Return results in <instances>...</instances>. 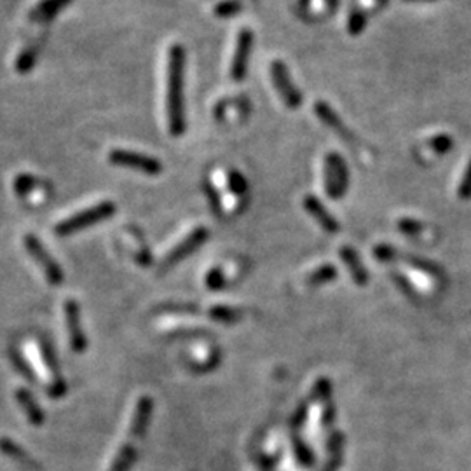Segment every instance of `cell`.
<instances>
[{
  "instance_id": "1",
  "label": "cell",
  "mask_w": 471,
  "mask_h": 471,
  "mask_svg": "<svg viewBox=\"0 0 471 471\" xmlns=\"http://www.w3.org/2000/svg\"><path fill=\"white\" fill-rule=\"evenodd\" d=\"M183 81H186V49L182 44H175L171 46L170 60H168L166 94L168 128L173 136H182L187 128Z\"/></svg>"
},
{
  "instance_id": "2",
  "label": "cell",
  "mask_w": 471,
  "mask_h": 471,
  "mask_svg": "<svg viewBox=\"0 0 471 471\" xmlns=\"http://www.w3.org/2000/svg\"><path fill=\"white\" fill-rule=\"evenodd\" d=\"M113 213H116V204L110 201H103L96 204V206L88 208V210L78 211V213L74 215V217L63 220V222H60L56 227H54V233L58 236H70L74 233H78V231L88 229V227L94 226V223L103 222V220L112 217Z\"/></svg>"
},
{
  "instance_id": "3",
  "label": "cell",
  "mask_w": 471,
  "mask_h": 471,
  "mask_svg": "<svg viewBox=\"0 0 471 471\" xmlns=\"http://www.w3.org/2000/svg\"><path fill=\"white\" fill-rule=\"evenodd\" d=\"M349 187L348 163L339 152H328L325 157V191L330 199H340Z\"/></svg>"
},
{
  "instance_id": "4",
  "label": "cell",
  "mask_w": 471,
  "mask_h": 471,
  "mask_svg": "<svg viewBox=\"0 0 471 471\" xmlns=\"http://www.w3.org/2000/svg\"><path fill=\"white\" fill-rule=\"evenodd\" d=\"M23 245H25V248L30 253V257L34 258V260L37 262V265L42 269L46 280L54 286L61 285L63 283L61 267L53 257H51L49 251L44 248V245L41 243V239L35 238L34 234H26L25 238H23Z\"/></svg>"
},
{
  "instance_id": "5",
  "label": "cell",
  "mask_w": 471,
  "mask_h": 471,
  "mask_svg": "<svg viewBox=\"0 0 471 471\" xmlns=\"http://www.w3.org/2000/svg\"><path fill=\"white\" fill-rule=\"evenodd\" d=\"M108 161L116 166L121 168H129V170H135L145 175L156 176L163 171V164L156 159V157L140 154V152L133 151H123V148H116L108 154Z\"/></svg>"
},
{
  "instance_id": "6",
  "label": "cell",
  "mask_w": 471,
  "mask_h": 471,
  "mask_svg": "<svg viewBox=\"0 0 471 471\" xmlns=\"http://www.w3.org/2000/svg\"><path fill=\"white\" fill-rule=\"evenodd\" d=\"M270 77H273L274 88L280 93L283 103L288 108H298L302 105V93L298 91L297 86L293 84L292 77H290L288 69L280 60L273 61L270 65Z\"/></svg>"
},
{
  "instance_id": "7",
  "label": "cell",
  "mask_w": 471,
  "mask_h": 471,
  "mask_svg": "<svg viewBox=\"0 0 471 471\" xmlns=\"http://www.w3.org/2000/svg\"><path fill=\"white\" fill-rule=\"evenodd\" d=\"M251 46H253V31L250 29H243L238 35L233 63H231V78L236 82L245 81L246 74H248Z\"/></svg>"
},
{
  "instance_id": "8",
  "label": "cell",
  "mask_w": 471,
  "mask_h": 471,
  "mask_svg": "<svg viewBox=\"0 0 471 471\" xmlns=\"http://www.w3.org/2000/svg\"><path fill=\"white\" fill-rule=\"evenodd\" d=\"M208 238H210V233H208V229H204V227H198V229L192 231L191 234H187V238H183L182 241H180L178 245H176L175 248L164 257L163 269H168V267L182 262L183 258H187L188 255L192 253V251L198 250Z\"/></svg>"
},
{
  "instance_id": "9",
  "label": "cell",
  "mask_w": 471,
  "mask_h": 471,
  "mask_svg": "<svg viewBox=\"0 0 471 471\" xmlns=\"http://www.w3.org/2000/svg\"><path fill=\"white\" fill-rule=\"evenodd\" d=\"M63 313H65V323H66V332H69V340L70 345L76 353H81L86 349V340L84 330L81 325V311H78V305L76 300H66L63 304Z\"/></svg>"
},
{
  "instance_id": "10",
  "label": "cell",
  "mask_w": 471,
  "mask_h": 471,
  "mask_svg": "<svg viewBox=\"0 0 471 471\" xmlns=\"http://www.w3.org/2000/svg\"><path fill=\"white\" fill-rule=\"evenodd\" d=\"M304 208L308 210V213L316 220L321 226V229L327 231L330 234H335L340 231L339 222L332 217V213L325 208V204L316 198V196H305L304 198Z\"/></svg>"
},
{
  "instance_id": "11",
  "label": "cell",
  "mask_w": 471,
  "mask_h": 471,
  "mask_svg": "<svg viewBox=\"0 0 471 471\" xmlns=\"http://www.w3.org/2000/svg\"><path fill=\"white\" fill-rule=\"evenodd\" d=\"M152 415V400L148 396H141L136 402L135 412H133L131 424H129V435L131 437H141L147 430L148 421Z\"/></svg>"
},
{
  "instance_id": "12",
  "label": "cell",
  "mask_w": 471,
  "mask_h": 471,
  "mask_svg": "<svg viewBox=\"0 0 471 471\" xmlns=\"http://www.w3.org/2000/svg\"><path fill=\"white\" fill-rule=\"evenodd\" d=\"M314 112H316L318 119H320L323 124H327L328 128H332L337 135H340L343 138L351 140V133L348 131V126H344L343 119L337 116L335 110L330 107L327 101H316V105H314Z\"/></svg>"
},
{
  "instance_id": "13",
  "label": "cell",
  "mask_w": 471,
  "mask_h": 471,
  "mask_svg": "<svg viewBox=\"0 0 471 471\" xmlns=\"http://www.w3.org/2000/svg\"><path fill=\"white\" fill-rule=\"evenodd\" d=\"M340 258L345 265L349 267V273H351L353 280L358 286H365L368 283V273L365 269L363 262L360 260V255L356 253L351 246H343L340 248Z\"/></svg>"
},
{
  "instance_id": "14",
  "label": "cell",
  "mask_w": 471,
  "mask_h": 471,
  "mask_svg": "<svg viewBox=\"0 0 471 471\" xmlns=\"http://www.w3.org/2000/svg\"><path fill=\"white\" fill-rule=\"evenodd\" d=\"M72 0H41L37 6L31 9L30 19L34 23H46L51 21L61 9H65Z\"/></svg>"
},
{
  "instance_id": "15",
  "label": "cell",
  "mask_w": 471,
  "mask_h": 471,
  "mask_svg": "<svg viewBox=\"0 0 471 471\" xmlns=\"http://www.w3.org/2000/svg\"><path fill=\"white\" fill-rule=\"evenodd\" d=\"M16 400H18L19 407L23 408L25 415L29 417V421L35 426H41L42 421H44V414H42L41 407L39 403L35 402L34 395L26 390H18L16 391Z\"/></svg>"
},
{
  "instance_id": "16",
  "label": "cell",
  "mask_w": 471,
  "mask_h": 471,
  "mask_svg": "<svg viewBox=\"0 0 471 471\" xmlns=\"http://www.w3.org/2000/svg\"><path fill=\"white\" fill-rule=\"evenodd\" d=\"M343 447H344V437L339 431H333L332 437L328 442V461L325 465L323 471H337L343 461Z\"/></svg>"
},
{
  "instance_id": "17",
  "label": "cell",
  "mask_w": 471,
  "mask_h": 471,
  "mask_svg": "<svg viewBox=\"0 0 471 471\" xmlns=\"http://www.w3.org/2000/svg\"><path fill=\"white\" fill-rule=\"evenodd\" d=\"M0 452L6 454L7 457H11L13 461L19 462V465H29V466H34V459L30 457L29 454L25 452V450L21 449V447L18 445V443L13 442V440L2 437L0 438Z\"/></svg>"
},
{
  "instance_id": "18",
  "label": "cell",
  "mask_w": 471,
  "mask_h": 471,
  "mask_svg": "<svg viewBox=\"0 0 471 471\" xmlns=\"http://www.w3.org/2000/svg\"><path fill=\"white\" fill-rule=\"evenodd\" d=\"M41 41H35L19 53L18 60H16V70H18L19 74H29L30 70L34 69L35 61H37V54L39 51H41Z\"/></svg>"
},
{
  "instance_id": "19",
  "label": "cell",
  "mask_w": 471,
  "mask_h": 471,
  "mask_svg": "<svg viewBox=\"0 0 471 471\" xmlns=\"http://www.w3.org/2000/svg\"><path fill=\"white\" fill-rule=\"evenodd\" d=\"M135 457H136L135 447L123 445L119 449V452L113 455L112 465H110V471H128L131 468Z\"/></svg>"
},
{
  "instance_id": "20",
  "label": "cell",
  "mask_w": 471,
  "mask_h": 471,
  "mask_svg": "<svg viewBox=\"0 0 471 471\" xmlns=\"http://www.w3.org/2000/svg\"><path fill=\"white\" fill-rule=\"evenodd\" d=\"M335 278H337L335 267L330 265V264H325V265L318 267L316 270H313V273L309 274L308 283L311 286H320V285H325V283L335 280Z\"/></svg>"
},
{
  "instance_id": "21",
  "label": "cell",
  "mask_w": 471,
  "mask_h": 471,
  "mask_svg": "<svg viewBox=\"0 0 471 471\" xmlns=\"http://www.w3.org/2000/svg\"><path fill=\"white\" fill-rule=\"evenodd\" d=\"M203 188H204V194H206L208 198V203H210V208L213 210V213L220 217L223 211V206H222V199H220V192L217 191V187L211 183V180H204L203 182Z\"/></svg>"
},
{
  "instance_id": "22",
  "label": "cell",
  "mask_w": 471,
  "mask_h": 471,
  "mask_svg": "<svg viewBox=\"0 0 471 471\" xmlns=\"http://www.w3.org/2000/svg\"><path fill=\"white\" fill-rule=\"evenodd\" d=\"M210 316L217 321H223V323H234L241 318V311L227 308V305H215V308H211Z\"/></svg>"
},
{
  "instance_id": "23",
  "label": "cell",
  "mask_w": 471,
  "mask_h": 471,
  "mask_svg": "<svg viewBox=\"0 0 471 471\" xmlns=\"http://www.w3.org/2000/svg\"><path fill=\"white\" fill-rule=\"evenodd\" d=\"M243 11L241 0H222L215 6L213 13L220 16V18H233V16L239 14Z\"/></svg>"
},
{
  "instance_id": "24",
  "label": "cell",
  "mask_w": 471,
  "mask_h": 471,
  "mask_svg": "<svg viewBox=\"0 0 471 471\" xmlns=\"http://www.w3.org/2000/svg\"><path fill=\"white\" fill-rule=\"evenodd\" d=\"M427 145H430V148L435 152V154L445 156L454 148V140L452 136L449 135H437L427 141Z\"/></svg>"
},
{
  "instance_id": "25",
  "label": "cell",
  "mask_w": 471,
  "mask_h": 471,
  "mask_svg": "<svg viewBox=\"0 0 471 471\" xmlns=\"http://www.w3.org/2000/svg\"><path fill=\"white\" fill-rule=\"evenodd\" d=\"M39 186L37 178L31 175H26V173H21L14 178V192L19 196V198H25L26 194Z\"/></svg>"
},
{
  "instance_id": "26",
  "label": "cell",
  "mask_w": 471,
  "mask_h": 471,
  "mask_svg": "<svg viewBox=\"0 0 471 471\" xmlns=\"http://www.w3.org/2000/svg\"><path fill=\"white\" fill-rule=\"evenodd\" d=\"M227 186H229L231 192H234L236 196H243L248 191V182H246L245 176L238 170L229 171V175H227Z\"/></svg>"
},
{
  "instance_id": "27",
  "label": "cell",
  "mask_w": 471,
  "mask_h": 471,
  "mask_svg": "<svg viewBox=\"0 0 471 471\" xmlns=\"http://www.w3.org/2000/svg\"><path fill=\"white\" fill-rule=\"evenodd\" d=\"M365 26H367V14L360 9L351 11V14H349V19H348L349 34L360 35L361 31L365 30Z\"/></svg>"
},
{
  "instance_id": "28",
  "label": "cell",
  "mask_w": 471,
  "mask_h": 471,
  "mask_svg": "<svg viewBox=\"0 0 471 471\" xmlns=\"http://www.w3.org/2000/svg\"><path fill=\"white\" fill-rule=\"evenodd\" d=\"M293 449H295V454H297V459L302 462L304 466H313L314 465V455L311 452V449H309L308 445H305L304 442H302L300 438L293 437Z\"/></svg>"
},
{
  "instance_id": "29",
  "label": "cell",
  "mask_w": 471,
  "mask_h": 471,
  "mask_svg": "<svg viewBox=\"0 0 471 471\" xmlns=\"http://www.w3.org/2000/svg\"><path fill=\"white\" fill-rule=\"evenodd\" d=\"M405 258L410 265L417 267V269L424 270V273L427 274H433V276H442V270L438 269L437 265L433 264V262H427V260H422V258H415V257H405V255H400V258Z\"/></svg>"
},
{
  "instance_id": "30",
  "label": "cell",
  "mask_w": 471,
  "mask_h": 471,
  "mask_svg": "<svg viewBox=\"0 0 471 471\" xmlns=\"http://www.w3.org/2000/svg\"><path fill=\"white\" fill-rule=\"evenodd\" d=\"M398 231L405 236H419L424 231V226L419 220L402 218L398 222Z\"/></svg>"
},
{
  "instance_id": "31",
  "label": "cell",
  "mask_w": 471,
  "mask_h": 471,
  "mask_svg": "<svg viewBox=\"0 0 471 471\" xmlns=\"http://www.w3.org/2000/svg\"><path fill=\"white\" fill-rule=\"evenodd\" d=\"M374 255L380 262H395L400 258V253L390 245H379L374 248Z\"/></svg>"
},
{
  "instance_id": "32",
  "label": "cell",
  "mask_w": 471,
  "mask_h": 471,
  "mask_svg": "<svg viewBox=\"0 0 471 471\" xmlns=\"http://www.w3.org/2000/svg\"><path fill=\"white\" fill-rule=\"evenodd\" d=\"M9 356H11V360H13V363L16 365V368H18V372H21V374L25 375L26 379H29V380H31V383H34V380H35L34 372L30 370V368H29V363H26V361L23 360V356L19 355L18 351H14V349H13V351H11V355H9Z\"/></svg>"
},
{
  "instance_id": "33",
  "label": "cell",
  "mask_w": 471,
  "mask_h": 471,
  "mask_svg": "<svg viewBox=\"0 0 471 471\" xmlns=\"http://www.w3.org/2000/svg\"><path fill=\"white\" fill-rule=\"evenodd\" d=\"M459 198L461 199H471V159L466 166L465 175H462L461 186H459Z\"/></svg>"
},
{
  "instance_id": "34",
  "label": "cell",
  "mask_w": 471,
  "mask_h": 471,
  "mask_svg": "<svg viewBox=\"0 0 471 471\" xmlns=\"http://www.w3.org/2000/svg\"><path fill=\"white\" fill-rule=\"evenodd\" d=\"M206 286L210 290L222 288V286H223V273H222V269L215 267V269H211L210 273H208V276H206Z\"/></svg>"
},
{
  "instance_id": "35",
  "label": "cell",
  "mask_w": 471,
  "mask_h": 471,
  "mask_svg": "<svg viewBox=\"0 0 471 471\" xmlns=\"http://www.w3.org/2000/svg\"><path fill=\"white\" fill-rule=\"evenodd\" d=\"M305 415H308V405H300L297 408V412H295V415H293V419H292V427L293 430H297V427H300L302 426V422L305 421Z\"/></svg>"
},
{
  "instance_id": "36",
  "label": "cell",
  "mask_w": 471,
  "mask_h": 471,
  "mask_svg": "<svg viewBox=\"0 0 471 471\" xmlns=\"http://www.w3.org/2000/svg\"><path fill=\"white\" fill-rule=\"evenodd\" d=\"M407 2H422V0H407ZM424 2H431V0H424Z\"/></svg>"
}]
</instances>
